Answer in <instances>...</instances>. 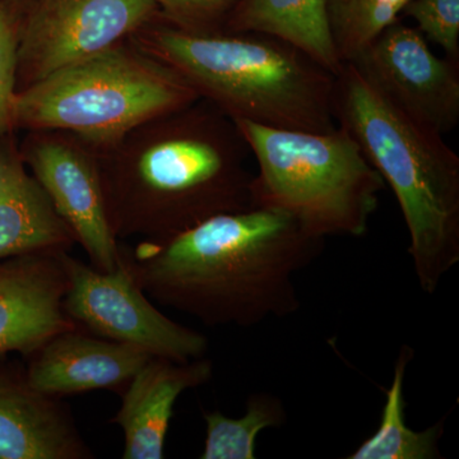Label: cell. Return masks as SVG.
Returning <instances> with one entry per match:
<instances>
[{
  "instance_id": "8992f818",
  "label": "cell",
  "mask_w": 459,
  "mask_h": 459,
  "mask_svg": "<svg viewBox=\"0 0 459 459\" xmlns=\"http://www.w3.org/2000/svg\"><path fill=\"white\" fill-rule=\"evenodd\" d=\"M256 162L253 207L294 217L319 238H360L369 229L385 180L351 134L287 131L235 120Z\"/></svg>"
},
{
  "instance_id": "ffe728a7",
  "label": "cell",
  "mask_w": 459,
  "mask_h": 459,
  "mask_svg": "<svg viewBox=\"0 0 459 459\" xmlns=\"http://www.w3.org/2000/svg\"><path fill=\"white\" fill-rule=\"evenodd\" d=\"M402 13L448 59L459 62V0H411Z\"/></svg>"
},
{
  "instance_id": "6da1fadb",
  "label": "cell",
  "mask_w": 459,
  "mask_h": 459,
  "mask_svg": "<svg viewBox=\"0 0 459 459\" xmlns=\"http://www.w3.org/2000/svg\"><path fill=\"white\" fill-rule=\"evenodd\" d=\"M325 240L283 211L253 207L120 250L157 303L208 327L250 328L298 313L295 276L322 255Z\"/></svg>"
},
{
  "instance_id": "277c9868",
  "label": "cell",
  "mask_w": 459,
  "mask_h": 459,
  "mask_svg": "<svg viewBox=\"0 0 459 459\" xmlns=\"http://www.w3.org/2000/svg\"><path fill=\"white\" fill-rule=\"evenodd\" d=\"M333 115L394 193L419 285L434 295L459 263L457 153L442 134L389 104L350 63L336 77Z\"/></svg>"
},
{
  "instance_id": "4fadbf2b",
  "label": "cell",
  "mask_w": 459,
  "mask_h": 459,
  "mask_svg": "<svg viewBox=\"0 0 459 459\" xmlns=\"http://www.w3.org/2000/svg\"><path fill=\"white\" fill-rule=\"evenodd\" d=\"M0 358V459H89V446L62 398L36 391L26 368Z\"/></svg>"
},
{
  "instance_id": "7c38bea8",
  "label": "cell",
  "mask_w": 459,
  "mask_h": 459,
  "mask_svg": "<svg viewBox=\"0 0 459 459\" xmlns=\"http://www.w3.org/2000/svg\"><path fill=\"white\" fill-rule=\"evenodd\" d=\"M29 358L30 385L41 394L63 398L98 389L124 391L152 355L74 328L51 337Z\"/></svg>"
},
{
  "instance_id": "e0dca14e",
  "label": "cell",
  "mask_w": 459,
  "mask_h": 459,
  "mask_svg": "<svg viewBox=\"0 0 459 459\" xmlns=\"http://www.w3.org/2000/svg\"><path fill=\"white\" fill-rule=\"evenodd\" d=\"M413 359V350L402 346L394 365L392 385L385 392L382 419L376 433L361 443L349 459H437L440 437L444 434V420L422 431L412 430L406 424L404 377Z\"/></svg>"
},
{
  "instance_id": "9c48e42d",
  "label": "cell",
  "mask_w": 459,
  "mask_h": 459,
  "mask_svg": "<svg viewBox=\"0 0 459 459\" xmlns=\"http://www.w3.org/2000/svg\"><path fill=\"white\" fill-rule=\"evenodd\" d=\"M18 150L92 267L115 270L120 243L108 221L98 150L62 131L27 132Z\"/></svg>"
},
{
  "instance_id": "ac0fdd59",
  "label": "cell",
  "mask_w": 459,
  "mask_h": 459,
  "mask_svg": "<svg viewBox=\"0 0 459 459\" xmlns=\"http://www.w3.org/2000/svg\"><path fill=\"white\" fill-rule=\"evenodd\" d=\"M205 442L202 459H255L256 437L263 430L283 427L287 413L282 401L271 394H253L246 413L231 419L220 411L204 413Z\"/></svg>"
},
{
  "instance_id": "5bb4252c",
  "label": "cell",
  "mask_w": 459,
  "mask_h": 459,
  "mask_svg": "<svg viewBox=\"0 0 459 459\" xmlns=\"http://www.w3.org/2000/svg\"><path fill=\"white\" fill-rule=\"evenodd\" d=\"M213 364L208 359L175 361L148 359L124 388L122 406L111 421L124 435V459L164 458L166 435L178 398L188 389L210 382Z\"/></svg>"
},
{
  "instance_id": "3957f363",
  "label": "cell",
  "mask_w": 459,
  "mask_h": 459,
  "mask_svg": "<svg viewBox=\"0 0 459 459\" xmlns=\"http://www.w3.org/2000/svg\"><path fill=\"white\" fill-rule=\"evenodd\" d=\"M232 120L325 133L336 77L294 45L259 32L192 33L157 16L132 35Z\"/></svg>"
},
{
  "instance_id": "9a60e30c",
  "label": "cell",
  "mask_w": 459,
  "mask_h": 459,
  "mask_svg": "<svg viewBox=\"0 0 459 459\" xmlns=\"http://www.w3.org/2000/svg\"><path fill=\"white\" fill-rule=\"evenodd\" d=\"M75 243L20 150L0 138V261L47 250L69 252Z\"/></svg>"
},
{
  "instance_id": "7a4b0ae2",
  "label": "cell",
  "mask_w": 459,
  "mask_h": 459,
  "mask_svg": "<svg viewBox=\"0 0 459 459\" xmlns=\"http://www.w3.org/2000/svg\"><path fill=\"white\" fill-rule=\"evenodd\" d=\"M98 153L119 240H168L253 208L250 148L235 120L207 100L148 120Z\"/></svg>"
},
{
  "instance_id": "7402d4cb",
  "label": "cell",
  "mask_w": 459,
  "mask_h": 459,
  "mask_svg": "<svg viewBox=\"0 0 459 459\" xmlns=\"http://www.w3.org/2000/svg\"><path fill=\"white\" fill-rule=\"evenodd\" d=\"M18 22L0 7V138L12 128V108L17 93Z\"/></svg>"
},
{
  "instance_id": "8fae6325",
  "label": "cell",
  "mask_w": 459,
  "mask_h": 459,
  "mask_svg": "<svg viewBox=\"0 0 459 459\" xmlns=\"http://www.w3.org/2000/svg\"><path fill=\"white\" fill-rule=\"evenodd\" d=\"M62 252L0 261V358L9 352L29 358L60 332L80 328L63 307L68 276Z\"/></svg>"
},
{
  "instance_id": "30bf717a",
  "label": "cell",
  "mask_w": 459,
  "mask_h": 459,
  "mask_svg": "<svg viewBox=\"0 0 459 459\" xmlns=\"http://www.w3.org/2000/svg\"><path fill=\"white\" fill-rule=\"evenodd\" d=\"M350 65L413 122L442 135L457 128L459 62L435 56L416 27L397 21Z\"/></svg>"
},
{
  "instance_id": "d6986e66",
  "label": "cell",
  "mask_w": 459,
  "mask_h": 459,
  "mask_svg": "<svg viewBox=\"0 0 459 459\" xmlns=\"http://www.w3.org/2000/svg\"><path fill=\"white\" fill-rule=\"evenodd\" d=\"M411 0H327L329 30L338 57L352 63L362 51L400 21Z\"/></svg>"
},
{
  "instance_id": "44dd1931",
  "label": "cell",
  "mask_w": 459,
  "mask_h": 459,
  "mask_svg": "<svg viewBox=\"0 0 459 459\" xmlns=\"http://www.w3.org/2000/svg\"><path fill=\"white\" fill-rule=\"evenodd\" d=\"M160 17L177 29L192 33L225 31L238 0H153Z\"/></svg>"
},
{
  "instance_id": "52a82bcc",
  "label": "cell",
  "mask_w": 459,
  "mask_h": 459,
  "mask_svg": "<svg viewBox=\"0 0 459 459\" xmlns=\"http://www.w3.org/2000/svg\"><path fill=\"white\" fill-rule=\"evenodd\" d=\"M68 276L63 307L75 325L95 336L140 347L157 358L189 361L204 358L208 338L159 312L133 276L120 250L110 272L96 270L62 252Z\"/></svg>"
},
{
  "instance_id": "ba28073f",
  "label": "cell",
  "mask_w": 459,
  "mask_h": 459,
  "mask_svg": "<svg viewBox=\"0 0 459 459\" xmlns=\"http://www.w3.org/2000/svg\"><path fill=\"white\" fill-rule=\"evenodd\" d=\"M159 14L153 0H35L18 26L17 92L128 40Z\"/></svg>"
},
{
  "instance_id": "5b68a950",
  "label": "cell",
  "mask_w": 459,
  "mask_h": 459,
  "mask_svg": "<svg viewBox=\"0 0 459 459\" xmlns=\"http://www.w3.org/2000/svg\"><path fill=\"white\" fill-rule=\"evenodd\" d=\"M199 99L177 71L128 39L18 91L12 128L74 133L102 151Z\"/></svg>"
},
{
  "instance_id": "2e32d148",
  "label": "cell",
  "mask_w": 459,
  "mask_h": 459,
  "mask_svg": "<svg viewBox=\"0 0 459 459\" xmlns=\"http://www.w3.org/2000/svg\"><path fill=\"white\" fill-rule=\"evenodd\" d=\"M225 31L264 33L289 42L334 77L344 66L332 40L327 0H238Z\"/></svg>"
}]
</instances>
